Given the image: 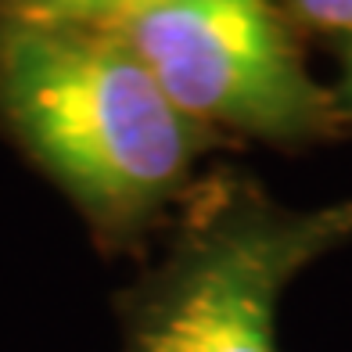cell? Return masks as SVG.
<instances>
[{"instance_id": "6", "label": "cell", "mask_w": 352, "mask_h": 352, "mask_svg": "<svg viewBox=\"0 0 352 352\" xmlns=\"http://www.w3.org/2000/svg\"><path fill=\"white\" fill-rule=\"evenodd\" d=\"M334 101L342 119H352V40H342V79L334 87Z\"/></svg>"}, {"instance_id": "7", "label": "cell", "mask_w": 352, "mask_h": 352, "mask_svg": "<svg viewBox=\"0 0 352 352\" xmlns=\"http://www.w3.org/2000/svg\"><path fill=\"white\" fill-rule=\"evenodd\" d=\"M144 4H151V0H130V8H126V14L137 11V8H144ZM126 14H122V19H126Z\"/></svg>"}, {"instance_id": "4", "label": "cell", "mask_w": 352, "mask_h": 352, "mask_svg": "<svg viewBox=\"0 0 352 352\" xmlns=\"http://www.w3.org/2000/svg\"><path fill=\"white\" fill-rule=\"evenodd\" d=\"M130 0H0V11L51 25H116Z\"/></svg>"}, {"instance_id": "1", "label": "cell", "mask_w": 352, "mask_h": 352, "mask_svg": "<svg viewBox=\"0 0 352 352\" xmlns=\"http://www.w3.org/2000/svg\"><path fill=\"white\" fill-rule=\"evenodd\" d=\"M0 122L104 237L173 201L209 144L111 25L11 11H0Z\"/></svg>"}, {"instance_id": "2", "label": "cell", "mask_w": 352, "mask_h": 352, "mask_svg": "<svg viewBox=\"0 0 352 352\" xmlns=\"http://www.w3.org/2000/svg\"><path fill=\"white\" fill-rule=\"evenodd\" d=\"M345 241L352 201L292 209L248 180L209 187L126 302V352H280L287 284Z\"/></svg>"}, {"instance_id": "3", "label": "cell", "mask_w": 352, "mask_h": 352, "mask_svg": "<svg viewBox=\"0 0 352 352\" xmlns=\"http://www.w3.org/2000/svg\"><path fill=\"white\" fill-rule=\"evenodd\" d=\"M111 29L205 130L295 144L342 122L334 90L309 72L274 0H151Z\"/></svg>"}, {"instance_id": "5", "label": "cell", "mask_w": 352, "mask_h": 352, "mask_svg": "<svg viewBox=\"0 0 352 352\" xmlns=\"http://www.w3.org/2000/svg\"><path fill=\"white\" fill-rule=\"evenodd\" d=\"M277 4V0H274ZM295 19L342 40H352V0H280Z\"/></svg>"}]
</instances>
